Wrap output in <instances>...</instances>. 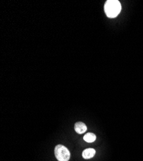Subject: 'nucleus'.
<instances>
[{
    "label": "nucleus",
    "mask_w": 143,
    "mask_h": 161,
    "mask_svg": "<svg viewBox=\"0 0 143 161\" xmlns=\"http://www.w3.org/2000/svg\"><path fill=\"white\" fill-rule=\"evenodd\" d=\"M104 10L108 18H116L121 12V3L117 0H108L105 4Z\"/></svg>",
    "instance_id": "obj_1"
},
{
    "label": "nucleus",
    "mask_w": 143,
    "mask_h": 161,
    "mask_svg": "<svg viewBox=\"0 0 143 161\" xmlns=\"http://www.w3.org/2000/svg\"><path fill=\"white\" fill-rule=\"evenodd\" d=\"M55 155L58 161H68L70 159V152L64 146L58 144L55 148Z\"/></svg>",
    "instance_id": "obj_2"
},
{
    "label": "nucleus",
    "mask_w": 143,
    "mask_h": 161,
    "mask_svg": "<svg viewBox=\"0 0 143 161\" xmlns=\"http://www.w3.org/2000/svg\"><path fill=\"white\" fill-rule=\"evenodd\" d=\"M87 126L82 122H77L75 124V130L76 132L79 134L85 133L87 131Z\"/></svg>",
    "instance_id": "obj_3"
},
{
    "label": "nucleus",
    "mask_w": 143,
    "mask_h": 161,
    "mask_svg": "<svg viewBox=\"0 0 143 161\" xmlns=\"http://www.w3.org/2000/svg\"><path fill=\"white\" fill-rule=\"evenodd\" d=\"M96 153V151L93 148H88L85 150L82 153V157L85 159H89L92 158Z\"/></svg>",
    "instance_id": "obj_4"
},
{
    "label": "nucleus",
    "mask_w": 143,
    "mask_h": 161,
    "mask_svg": "<svg viewBox=\"0 0 143 161\" xmlns=\"http://www.w3.org/2000/svg\"><path fill=\"white\" fill-rule=\"evenodd\" d=\"M96 139V136L92 133H87L83 137V140L87 143H93L94 141H95Z\"/></svg>",
    "instance_id": "obj_5"
}]
</instances>
